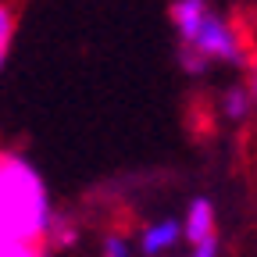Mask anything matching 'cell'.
<instances>
[{
    "instance_id": "cell-1",
    "label": "cell",
    "mask_w": 257,
    "mask_h": 257,
    "mask_svg": "<svg viewBox=\"0 0 257 257\" xmlns=\"http://www.w3.org/2000/svg\"><path fill=\"white\" fill-rule=\"evenodd\" d=\"M50 225L54 214L43 179L22 157L4 154V161H0V253L4 257L43 253Z\"/></svg>"
},
{
    "instance_id": "cell-2",
    "label": "cell",
    "mask_w": 257,
    "mask_h": 257,
    "mask_svg": "<svg viewBox=\"0 0 257 257\" xmlns=\"http://www.w3.org/2000/svg\"><path fill=\"white\" fill-rule=\"evenodd\" d=\"M189 47H197L204 57H221V61H243V47H239V36L225 25L221 18L207 15L197 40H193Z\"/></svg>"
},
{
    "instance_id": "cell-3",
    "label": "cell",
    "mask_w": 257,
    "mask_h": 257,
    "mask_svg": "<svg viewBox=\"0 0 257 257\" xmlns=\"http://www.w3.org/2000/svg\"><path fill=\"white\" fill-rule=\"evenodd\" d=\"M204 18H207L204 0H175V4H172V22H175L179 36H182L186 43L197 40V32H200Z\"/></svg>"
},
{
    "instance_id": "cell-4",
    "label": "cell",
    "mask_w": 257,
    "mask_h": 257,
    "mask_svg": "<svg viewBox=\"0 0 257 257\" xmlns=\"http://www.w3.org/2000/svg\"><path fill=\"white\" fill-rule=\"evenodd\" d=\"M211 236H214V211H211V204L207 200H193L189 214H186V239L197 246V243H204Z\"/></svg>"
},
{
    "instance_id": "cell-5",
    "label": "cell",
    "mask_w": 257,
    "mask_h": 257,
    "mask_svg": "<svg viewBox=\"0 0 257 257\" xmlns=\"http://www.w3.org/2000/svg\"><path fill=\"white\" fill-rule=\"evenodd\" d=\"M179 225L175 221H157L150 225V229L143 232V253H161V250H168L175 239H179Z\"/></svg>"
},
{
    "instance_id": "cell-6",
    "label": "cell",
    "mask_w": 257,
    "mask_h": 257,
    "mask_svg": "<svg viewBox=\"0 0 257 257\" xmlns=\"http://www.w3.org/2000/svg\"><path fill=\"white\" fill-rule=\"evenodd\" d=\"M250 96L253 93H246V89H232L229 96H225V114H229V118H243L250 111Z\"/></svg>"
},
{
    "instance_id": "cell-7",
    "label": "cell",
    "mask_w": 257,
    "mask_h": 257,
    "mask_svg": "<svg viewBox=\"0 0 257 257\" xmlns=\"http://www.w3.org/2000/svg\"><path fill=\"white\" fill-rule=\"evenodd\" d=\"M11 50V8L0 11V54Z\"/></svg>"
},
{
    "instance_id": "cell-8",
    "label": "cell",
    "mask_w": 257,
    "mask_h": 257,
    "mask_svg": "<svg viewBox=\"0 0 257 257\" xmlns=\"http://www.w3.org/2000/svg\"><path fill=\"white\" fill-rule=\"evenodd\" d=\"M50 239H57L61 246H68V243L75 239V229H72V225H64V221H57V218H54V225H50Z\"/></svg>"
},
{
    "instance_id": "cell-9",
    "label": "cell",
    "mask_w": 257,
    "mask_h": 257,
    "mask_svg": "<svg viewBox=\"0 0 257 257\" xmlns=\"http://www.w3.org/2000/svg\"><path fill=\"white\" fill-rule=\"evenodd\" d=\"M104 253H111V257H125L128 246H125L121 236H107V239H104Z\"/></svg>"
},
{
    "instance_id": "cell-10",
    "label": "cell",
    "mask_w": 257,
    "mask_h": 257,
    "mask_svg": "<svg viewBox=\"0 0 257 257\" xmlns=\"http://www.w3.org/2000/svg\"><path fill=\"white\" fill-rule=\"evenodd\" d=\"M193 253H197V257H214V253H218V239L211 236V239L197 243V246H193Z\"/></svg>"
}]
</instances>
